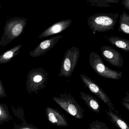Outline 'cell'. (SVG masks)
I'll return each instance as SVG.
<instances>
[{"instance_id": "cell-1", "label": "cell", "mask_w": 129, "mask_h": 129, "mask_svg": "<svg viewBox=\"0 0 129 129\" xmlns=\"http://www.w3.org/2000/svg\"><path fill=\"white\" fill-rule=\"evenodd\" d=\"M119 16L117 13H95L88 18L87 25L93 34L113 30Z\"/></svg>"}, {"instance_id": "cell-2", "label": "cell", "mask_w": 129, "mask_h": 129, "mask_svg": "<svg viewBox=\"0 0 129 129\" xmlns=\"http://www.w3.org/2000/svg\"><path fill=\"white\" fill-rule=\"evenodd\" d=\"M27 24L25 18L15 17L7 21L4 32L0 41L1 48H3L23 33Z\"/></svg>"}, {"instance_id": "cell-3", "label": "cell", "mask_w": 129, "mask_h": 129, "mask_svg": "<svg viewBox=\"0 0 129 129\" xmlns=\"http://www.w3.org/2000/svg\"><path fill=\"white\" fill-rule=\"evenodd\" d=\"M49 72L42 68H35L28 73L26 81L28 92H37L46 87L49 77Z\"/></svg>"}, {"instance_id": "cell-4", "label": "cell", "mask_w": 129, "mask_h": 129, "mask_svg": "<svg viewBox=\"0 0 129 129\" xmlns=\"http://www.w3.org/2000/svg\"><path fill=\"white\" fill-rule=\"evenodd\" d=\"M89 63L95 72L100 77L107 79L118 80L122 77L123 73L109 68L96 53L92 52L89 55Z\"/></svg>"}, {"instance_id": "cell-5", "label": "cell", "mask_w": 129, "mask_h": 129, "mask_svg": "<svg viewBox=\"0 0 129 129\" xmlns=\"http://www.w3.org/2000/svg\"><path fill=\"white\" fill-rule=\"evenodd\" d=\"M53 99L64 110L74 117L80 119L84 117V110L71 95L61 94Z\"/></svg>"}, {"instance_id": "cell-6", "label": "cell", "mask_w": 129, "mask_h": 129, "mask_svg": "<svg viewBox=\"0 0 129 129\" xmlns=\"http://www.w3.org/2000/svg\"><path fill=\"white\" fill-rule=\"evenodd\" d=\"M80 55L79 49L75 47H72L66 51L62 61L59 76L67 78L72 76L77 66Z\"/></svg>"}, {"instance_id": "cell-7", "label": "cell", "mask_w": 129, "mask_h": 129, "mask_svg": "<svg viewBox=\"0 0 129 129\" xmlns=\"http://www.w3.org/2000/svg\"><path fill=\"white\" fill-rule=\"evenodd\" d=\"M80 77L82 81L89 90L105 103L110 109L115 113L114 105L105 91L95 82L84 74H80Z\"/></svg>"}, {"instance_id": "cell-8", "label": "cell", "mask_w": 129, "mask_h": 129, "mask_svg": "<svg viewBox=\"0 0 129 129\" xmlns=\"http://www.w3.org/2000/svg\"><path fill=\"white\" fill-rule=\"evenodd\" d=\"M102 56L106 61L111 65L117 67H123V59L120 52L110 46H103L101 47Z\"/></svg>"}, {"instance_id": "cell-9", "label": "cell", "mask_w": 129, "mask_h": 129, "mask_svg": "<svg viewBox=\"0 0 129 129\" xmlns=\"http://www.w3.org/2000/svg\"><path fill=\"white\" fill-rule=\"evenodd\" d=\"M62 37V35H58L42 41L34 50L30 51L29 55L34 58L44 55L52 49Z\"/></svg>"}, {"instance_id": "cell-10", "label": "cell", "mask_w": 129, "mask_h": 129, "mask_svg": "<svg viewBox=\"0 0 129 129\" xmlns=\"http://www.w3.org/2000/svg\"><path fill=\"white\" fill-rule=\"evenodd\" d=\"M72 23L71 19L62 20L53 25L44 31L38 37V38L42 39L51 35L61 33L70 27Z\"/></svg>"}, {"instance_id": "cell-11", "label": "cell", "mask_w": 129, "mask_h": 129, "mask_svg": "<svg viewBox=\"0 0 129 129\" xmlns=\"http://www.w3.org/2000/svg\"><path fill=\"white\" fill-rule=\"evenodd\" d=\"M46 112L47 117L51 123L59 127L67 126L68 125L64 115L56 109L47 107Z\"/></svg>"}, {"instance_id": "cell-12", "label": "cell", "mask_w": 129, "mask_h": 129, "mask_svg": "<svg viewBox=\"0 0 129 129\" xmlns=\"http://www.w3.org/2000/svg\"><path fill=\"white\" fill-rule=\"evenodd\" d=\"M80 94L85 104L92 111L95 113H100V104L97 99L84 92H81Z\"/></svg>"}, {"instance_id": "cell-13", "label": "cell", "mask_w": 129, "mask_h": 129, "mask_svg": "<svg viewBox=\"0 0 129 129\" xmlns=\"http://www.w3.org/2000/svg\"><path fill=\"white\" fill-rule=\"evenodd\" d=\"M105 112L110 121L119 129H129V125L127 123L111 109H108V111L106 110Z\"/></svg>"}, {"instance_id": "cell-14", "label": "cell", "mask_w": 129, "mask_h": 129, "mask_svg": "<svg viewBox=\"0 0 129 129\" xmlns=\"http://www.w3.org/2000/svg\"><path fill=\"white\" fill-rule=\"evenodd\" d=\"M22 47V45L21 44L17 45L1 55L0 64L9 62L12 58L19 53L20 49Z\"/></svg>"}, {"instance_id": "cell-15", "label": "cell", "mask_w": 129, "mask_h": 129, "mask_svg": "<svg viewBox=\"0 0 129 129\" xmlns=\"http://www.w3.org/2000/svg\"><path fill=\"white\" fill-rule=\"evenodd\" d=\"M107 39L112 45L121 49L124 52H129V40L114 36H111L107 38Z\"/></svg>"}, {"instance_id": "cell-16", "label": "cell", "mask_w": 129, "mask_h": 129, "mask_svg": "<svg viewBox=\"0 0 129 129\" xmlns=\"http://www.w3.org/2000/svg\"><path fill=\"white\" fill-rule=\"evenodd\" d=\"M118 30L129 35V15L124 12L120 16L119 25Z\"/></svg>"}, {"instance_id": "cell-17", "label": "cell", "mask_w": 129, "mask_h": 129, "mask_svg": "<svg viewBox=\"0 0 129 129\" xmlns=\"http://www.w3.org/2000/svg\"><path fill=\"white\" fill-rule=\"evenodd\" d=\"M12 118L10 114L8 108L4 104H1L0 106V123L8 121Z\"/></svg>"}, {"instance_id": "cell-18", "label": "cell", "mask_w": 129, "mask_h": 129, "mask_svg": "<svg viewBox=\"0 0 129 129\" xmlns=\"http://www.w3.org/2000/svg\"><path fill=\"white\" fill-rule=\"evenodd\" d=\"M118 1H112V0H103V1H88L87 2L90 3L93 6L101 7H111V5H109V3H117Z\"/></svg>"}, {"instance_id": "cell-19", "label": "cell", "mask_w": 129, "mask_h": 129, "mask_svg": "<svg viewBox=\"0 0 129 129\" xmlns=\"http://www.w3.org/2000/svg\"><path fill=\"white\" fill-rule=\"evenodd\" d=\"M89 127L91 129H109L106 124L97 120L89 124Z\"/></svg>"}, {"instance_id": "cell-20", "label": "cell", "mask_w": 129, "mask_h": 129, "mask_svg": "<svg viewBox=\"0 0 129 129\" xmlns=\"http://www.w3.org/2000/svg\"><path fill=\"white\" fill-rule=\"evenodd\" d=\"M0 96L1 98L2 97L6 96V94L5 92L4 86L1 80H0Z\"/></svg>"}, {"instance_id": "cell-21", "label": "cell", "mask_w": 129, "mask_h": 129, "mask_svg": "<svg viewBox=\"0 0 129 129\" xmlns=\"http://www.w3.org/2000/svg\"><path fill=\"white\" fill-rule=\"evenodd\" d=\"M121 4L124 7L129 10V0H124L121 2Z\"/></svg>"}, {"instance_id": "cell-22", "label": "cell", "mask_w": 129, "mask_h": 129, "mask_svg": "<svg viewBox=\"0 0 129 129\" xmlns=\"http://www.w3.org/2000/svg\"><path fill=\"white\" fill-rule=\"evenodd\" d=\"M121 104H122V105H123L125 108L128 111H129V102L122 101Z\"/></svg>"}, {"instance_id": "cell-23", "label": "cell", "mask_w": 129, "mask_h": 129, "mask_svg": "<svg viewBox=\"0 0 129 129\" xmlns=\"http://www.w3.org/2000/svg\"><path fill=\"white\" fill-rule=\"evenodd\" d=\"M122 101L129 102V92L127 93L126 96L122 99Z\"/></svg>"}, {"instance_id": "cell-24", "label": "cell", "mask_w": 129, "mask_h": 129, "mask_svg": "<svg viewBox=\"0 0 129 129\" xmlns=\"http://www.w3.org/2000/svg\"><path fill=\"white\" fill-rule=\"evenodd\" d=\"M38 128H35L34 127L30 126H25L22 127H20L18 129H37Z\"/></svg>"}, {"instance_id": "cell-25", "label": "cell", "mask_w": 129, "mask_h": 129, "mask_svg": "<svg viewBox=\"0 0 129 129\" xmlns=\"http://www.w3.org/2000/svg\"><path fill=\"white\" fill-rule=\"evenodd\" d=\"M88 129H90V127H89V128H88Z\"/></svg>"}, {"instance_id": "cell-26", "label": "cell", "mask_w": 129, "mask_h": 129, "mask_svg": "<svg viewBox=\"0 0 129 129\" xmlns=\"http://www.w3.org/2000/svg\"></svg>"}]
</instances>
